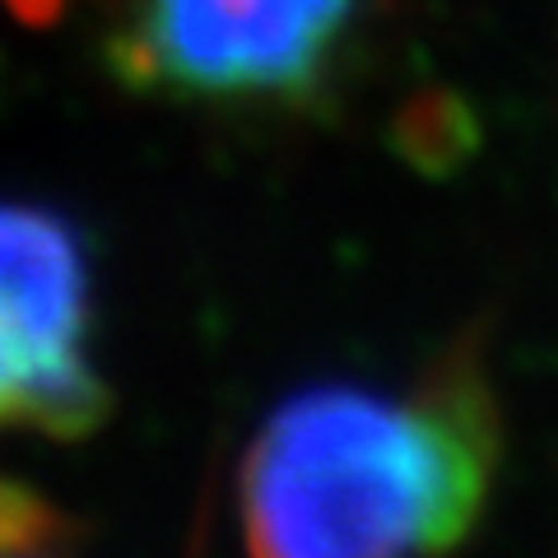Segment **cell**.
Listing matches in <instances>:
<instances>
[{"mask_svg": "<svg viewBox=\"0 0 558 558\" xmlns=\"http://www.w3.org/2000/svg\"><path fill=\"white\" fill-rule=\"evenodd\" d=\"M480 112L457 89H418L391 117V149L424 178H451L480 154Z\"/></svg>", "mask_w": 558, "mask_h": 558, "instance_id": "4", "label": "cell"}, {"mask_svg": "<svg viewBox=\"0 0 558 558\" xmlns=\"http://www.w3.org/2000/svg\"><path fill=\"white\" fill-rule=\"evenodd\" d=\"M75 545V517L24 480L0 475V558H61Z\"/></svg>", "mask_w": 558, "mask_h": 558, "instance_id": "5", "label": "cell"}, {"mask_svg": "<svg viewBox=\"0 0 558 558\" xmlns=\"http://www.w3.org/2000/svg\"><path fill=\"white\" fill-rule=\"evenodd\" d=\"M5 10L20 24H28V28H47V24H57V14L65 10V0H5Z\"/></svg>", "mask_w": 558, "mask_h": 558, "instance_id": "6", "label": "cell"}, {"mask_svg": "<svg viewBox=\"0 0 558 558\" xmlns=\"http://www.w3.org/2000/svg\"><path fill=\"white\" fill-rule=\"evenodd\" d=\"M112 391L89 359V256L57 209L0 201V428L89 438Z\"/></svg>", "mask_w": 558, "mask_h": 558, "instance_id": "3", "label": "cell"}, {"mask_svg": "<svg viewBox=\"0 0 558 558\" xmlns=\"http://www.w3.org/2000/svg\"><path fill=\"white\" fill-rule=\"evenodd\" d=\"M363 0H131L112 65L186 102H299L330 75Z\"/></svg>", "mask_w": 558, "mask_h": 558, "instance_id": "2", "label": "cell"}, {"mask_svg": "<svg viewBox=\"0 0 558 558\" xmlns=\"http://www.w3.org/2000/svg\"><path fill=\"white\" fill-rule=\"evenodd\" d=\"M502 418L475 340L433 363L410 405L363 387L289 396L242 461L252 558H447L480 526Z\"/></svg>", "mask_w": 558, "mask_h": 558, "instance_id": "1", "label": "cell"}]
</instances>
